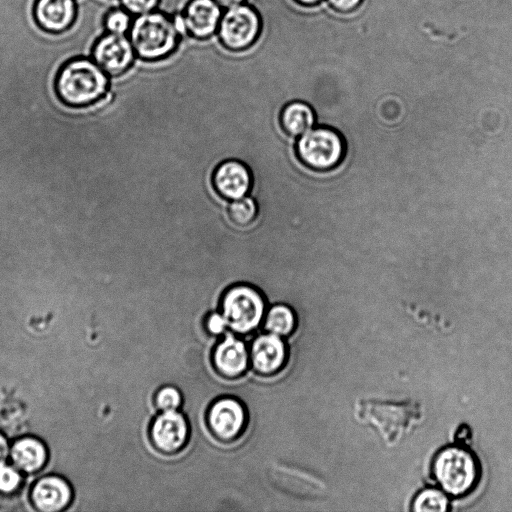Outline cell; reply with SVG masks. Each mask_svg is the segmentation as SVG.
<instances>
[{"instance_id":"6da1fadb","label":"cell","mask_w":512,"mask_h":512,"mask_svg":"<svg viewBox=\"0 0 512 512\" xmlns=\"http://www.w3.org/2000/svg\"><path fill=\"white\" fill-rule=\"evenodd\" d=\"M111 78L87 55L64 62L56 73L58 99L71 108H86L101 102L110 90Z\"/></svg>"},{"instance_id":"7a4b0ae2","label":"cell","mask_w":512,"mask_h":512,"mask_svg":"<svg viewBox=\"0 0 512 512\" xmlns=\"http://www.w3.org/2000/svg\"><path fill=\"white\" fill-rule=\"evenodd\" d=\"M422 407L416 401L362 399L356 403L357 420L377 430L388 446L399 444L420 423Z\"/></svg>"},{"instance_id":"3957f363","label":"cell","mask_w":512,"mask_h":512,"mask_svg":"<svg viewBox=\"0 0 512 512\" xmlns=\"http://www.w3.org/2000/svg\"><path fill=\"white\" fill-rule=\"evenodd\" d=\"M181 35L173 15L161 9L133 17L128 32L136 57L149 62L171 55Z\"/></svg>"},{"instance_id":"277c9868","label":"cell","mask_w":512,"mask_h":512,"mask_svg":"<svg viewBox=\"0 0 512 512\" xmlns=\"http://www.w3.org/2000/svg\"><path fill=\"white\" fill-rule=\"evenodd\" d=\"M432 474L447 495L462 497L476 487L481 473L479 462L469 449L452 445L435 455Z\"/></svg>"},{"instance_id":"5b68a950","label":"cell","mask_w":512,"mask_h":512,"mask_svg":"<svg viewBox=\"0 0 512 512\" xmlns=\"http://www.w3.org/2000/svg\"><path fill=\"white\" fill-rule=\"evenodd\" d=\"M295 150L298 159L306 167L315 171H328L341 163L345 143L334 129L316 127L298 137Z\"/></svg>"},{"instance_id":"8992f818","label":"cell","mask_w":512,"mask_h":512,"mask_svg":"<svg viewBox=\"0 0 512 512\" xmlns=\"http://www.w3.org/2000/svg\"><path fill=\"white\" fill-rule=\"evenodd\" d=\"M262 293L248 284L229 287L221 299L222 314L236 333L247 334L260 324L265 313Z\"/></svg>"},{"instance_id":"52a82bcc","label":"cell","mask_w":512,"mask_h":512,"mask_svg":"<svg viewBox=\"0 0 512 512\" xmlns=\"http://www.w3.org/2000/svg\"><path fill=\"white\" fill-rule=\"evenodd\" d=\"M262 31L259 11L250 3L223 10L216 36L229 51L240 52L250 48Z\"/></svg>"},{"instance_id":"ba28073f","label":"cell","mask_w":512,"mask_h":512,"mask_svg":"<svg viewBox=\"0 0 512 512\" xmlns=\"http://www.w3.org/2000/svg\"><path fill=\"white\" fill-rule=\"evenodd\" d=\"M90 57L110 78L126 73L137 58L128 35L108 32L96 39Z\"/></svg>"},{"instance_id":"9c48e42d","label":"cell","mask_w":512,"mask_h":512,"mask_svg":"<svg viewBox=\"0 0 512 512\" xmlns=\"http://www.w3.org/2000/svg\"><path fill=\"white\" fill-rule=\"evenodd\" d=\"M206 420L210 432L220 441L237 439L243 432L247 415L242 403L234 398L216 400L208 409Z\"/></svg>"},{"instance_id":"30bf717a","label":"cell","mask_w":512,"mask_h":512,"mask_svg":"<svg viewBox=\"0 0 512 512\" xmlns=\"http://www.w3.org/2000/svg\"><path fill=\"white\" fill-rule=\"evenodd\" d=\"M189 432L186 418L177 410H169L153 419L149 435L155 449L164 454H174L184 448Z\"/></svg>"},{"instance_id":"8fae6325","label":"cell","mask_w":512,"mask_h":512,"mask_svg":"<svg viewBox=\"0 0 512 512\" xmlns=\"http://www.w3.org/2000/svg\"><path fill=\"white\" fill-rule=\"evenodd\" d=\"M180 14L185 34L207 40L216 35L223 9L215 0H188Z\"/></svg>"},{"instance_id":"7c38bea8","label":"cell","mask_w":512,"mask_h":512,"mask_svg":"<svg viewBox=\"0 0 512 512\" xmlns=\"http://www.w3.org/2000/svg\"><path fill=\"white\" fill-rule=\"evenodd\" d=\"M252 174L247 165L236 159L221 162L213 171L212 186L225 200L246 196L252 188Z\"/></svg>"},{"instance_id":"4fadbf2b","label":"cell","mask_w":512,"mask_h":512,"mask_svg":"<svg viewBox=\"0 0 512 512\" xmlns=\"http://www.w3.org/2000/svg\"><path fill=\"white\" fill-rule=\"evenodd\" d=\"M77 11V0H35L32 8L37 25L54 34L70 29L75 23Z\"/></svg>"},{"instance_id":"5bb4252c","label":"cell","mask_w":512,"mask_h":512,"mask_svg":"<svg viewBox=\"0 0 512 512\" xmlns=\"http://www.w3.org/2000/svg\"><path fill=\"white\" fill-rule=\"evenodd\" d=\"M249 355L253 369L260 375L270 376L284 366L287 351L281 336L269 333L254 340Z\"/></svg>"},{"instance_id":"9a60e30c","label":"cell","mask_w":512,"mask_h":512,"mask_svg":"<svg viewBox=\"0 0 512 512\" xmlns=\"http://www.w3.org/2000/svg\"><path fill=\"white\" fill-rule=\"evenodd\" d=\"M31 500L39 511L63 510L72 500V489L62 477L49 475L38 480L31 490Z\"/></svg>"},{"instance_id":"2e32d148","label":"cell","mask_w":512,"mask_h":512,"mask_svg":"<svg viewBox=\"0 0 512 512\" xmlns=\"http://www.w3.org/2000/svg\"><path fill=\"white\" fill-rule=\"evenodd\" d=\"M250 355L245 344L228 334L214 349L212 361L217 372L230 379L241 376L248 368Z\"/></svg>"},{"instance_id":"e0dca14e","label":"cell","mask_w":512,"mask_h":512,"mask_svg":"<svg viewBox=\"0 0 512 512\" xmlns=\"http://www.w3.org/2000/svg\"><path fill=\"white\" fill-rule=\"evenodd\" d=\"M272 478L278 487L300 497H315L322 495L325 490L324 484L319 479L298 470L275 468Z\"/></svg>"},{"instance_id":"ac0fdd59","label":"cell","mask_w":512,"mask_h":512,"mask_svg":"<svg viewBox=\"0 0 512 512\" xmlns=\"http://www.w3.org/2000/svg\"><path fill=\"white\" fill-rule=\"evenodd\" d=\"M10 457L19 471L35 473L45 465L47 450L40 440L33 437H23L12 445Z\"/></svg>"},{"instance_id":"d6986e66","label":"cell","mask_w":512,"mask_h":512,"mask_svg":"<svg viewBox=\"0 0 512 512\" xmlns=\"http://www.w3.org/2000/svg\"><path fill=\"white\" fill-rule=\"evenodd\" d=\"M279 119L281 128L287 135L299 137L313 127L315 114L309 104L294 100L283 106Z\"/></svg>"},{"instance_id":"ffe728a7","label":"cell","mask_w":512,"mask_h":512,"mask_svg":"<svg viewBox=\"0 0 512 512\" xmlns=\"http://www.w3.org/2000/svg\"><path fill=\"white\" fill-rule=\"evenodd\" d=\"M296 318L293 310L284 305H274L266 314L265 328L269 333L287 336L293 332Z\"/></svg>"},{"instance_id":"44dd1931","label":"cell","mask_w":512,"mask_h":512,"mask_svg":"<svg viewBox=\"0 0 512 512\" xmlns=\"http://www.w3.org/2000/svg\"><path fill=\"white\" fill-rule=\"evenodd\" d=\"M227 213L232 223L240 227H246L257 217L258 206L255 199L246 195L230 201Z\"/></svg>"},{"instance_id":"7402d4cb","label":"cell","mask_w":512,"mask_h":512,"mask_svg":"<svg viewBox=\"0 0 512 512\" xmlns=\"http://www.w3.org/2000/svg\"><path fill=\"white\" fill-rule=\"evenodd\" d=\"M449 501L447 494L442 490L428 488L416 495L412 502L413 511H447Z\"/></svg>"},{"instance_id":"603a6c76","label":"cell","mask_w":512,"mask_h":512,"mask_svg":"<svg viewBox=\"0 0 512 512\" xmlns=\"http://www.w3.org/2000/svg\"><path fill=\"white\" fill-rule=\"evenodd\" d=\"M132 21L133 16L117 3L105 12L103 27L108 33L128 35Z\"/></svg>"},{"instance_id":"cb8c5ba5","label":"cell","mask_w":512,"mask_h":512,"mask_svg":"<svg viewBox=\"0 0 512 512\" xmlns=\"http://www.w3.org/2000/svg\"><path fill=\"white\" fill-rule=\"evenodd\" d=\"M181 402L180 392L172 386L160 388L155 395V404L161 411L177 410Z\"/></svg>"},{"instance_id":"d4e9b609","label":"cell","mask_w":512,"mask_h":512,"mask_svg":"<svg viewBox=\"0 0 512 512\" xmlns=\"http://www.w3.org/2000/svg\"><path fill=\"white\" fill-rule=\"evenodd\" d=\"M20 471L15 467L6 466L5 464L0 467V492L4 494H11L15 492L22 483V476Z\"/></svg>"},{"instance_id":"484cf974","label":"cell","mask_w":512,"mask_h":512,"mask_svg":"<svg viewBox=\"0 0 512 512\" xmlns=\"http://www.w3.org/2000/svg\"><path fill=\"white\" fill-rule=\"evenodd\" d=\"M161 0H119V4L133 17L152 12L159 8Z\"/></svg>"},{"instance_id":"4316f807","label":"cell","mask_w":512,"mask_h":512,"mask_svg":"<svg viewBox=\"0 0 512 512\" xmlns=\"http://www.w3.org/2000/svg\"><path fill=\"white\" fill-rule=\"evenodd\" d=\"M227 322L223 314L212 313L206 321L207 330L214 335L221 334L227 327Z\"/></svg>"},{"instance_id":"83f0119b","label":"cell","mask_w":512,"mask_h":512,"mask_svg":"<svg viewBox=\"0 0 512 512\" xmlns=\"http://www.w3.org/2000/svg\"><path fill=\"white\" fill-rule=\"evenodd\" d=\"M361 0H329L330 4L337 10L349 11L355 8Z\"/></svg>"},{"instance_id":"f1b7e54d","label":"cell","mask_w":512,"mask_h":512,"mask_svg":"<svg viewBox=\"0 0 512 512\" xmlns=\"http://www.w3.org/2000/svg\"><path fill=\"white\" fill-rule=\"evenodd\" d=\"M10 454L9 444L7 439L0 433V467L5 464Z\"/></svg>"},{"instance_id":"f546056e","label":"cell","mask_w":512,"mask_h":512,"mask_svg":"<svg viewBox=\"0 0 512 512\" xmlns=\"http://www.w3.org/2000/svg\"><path fill=\"white\" fill-rule=\"evenodd\" d=\"M215 1L223 10H225V9L243 4L247 0H215Z\"/></svg>"},{"instance_id":"4dcf8cb0","label":"cell","mask_w":512,"mask_h":512,"mask_svg":"<svg viewBox=\"0 0 512 512\" xmlns=\"http://www.w3.org/2000/svg\"><path fill=\"white\" fill-rule=\"evenodd\" d=\"M469 435H470V431L468 430L467 427H462L458 431V438H459V440H467Z\"/></svg>"},{"instance_id":"1f68e13d","label":"cell","mask_w":512,"mask_h":512,"mask_svg":"<svg viewBox=\"0 0 512 512\" xmlns=\"http://www.w3.org/2000/svg\"><path fill=\"white\" fill-rule=\"evenodd\" d=\"M296 3H298L300 6H314L318 4L321 0H294Z\"/></svg>"}]
</instances>
